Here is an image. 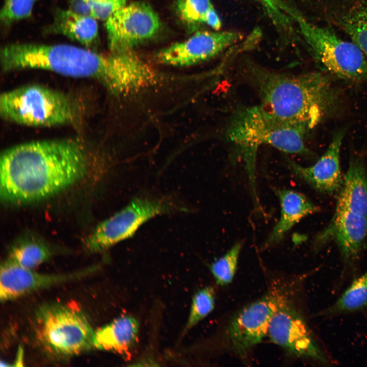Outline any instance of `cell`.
<instances>
[{"instance_id": "cell-13", "label": "cell", "mask_w": 367, "mask_h": 367, "mask_svg": "<svg viewBox=\"0 0 367 367\" xmlns=\"http://www.w3.org/2000/svg\"><path fill=\"white\" fill-rule=\"evenodd\" d=\"M241 38L234 31H200L183 41L160 50L155 55L158 63L184 67L196 65L216 56Z\"/></svg>"}, {"instance_id": "cell-11", "label": "cell", "mask_w": 367, "mask_h": 367, "mask_svg": "<svg viewBox=\"0 0 367 367\" xmlns=\"http://www.w3.org/2000/svg\"><path fill=\"white\" fill-rule=\"evenodd\" d=\"M283 300L279 294H268L233 317L226 329V338L237 355L244 358L268 334L272 317Z\"/></svg>"}, {"instance_id": "cell-24", "label": "cell", "mask_w": 367, "mask_h": 367, "mask_svg": "<svg viewBox=\"0 0 367 367\" xmlns=\"http://www.w3.org/2000/svg\"><path fill=\"white\" fill-rule=\"evenodd\" d=\"M242 243H236L223 256L217 259L209 267L216 282L220 285L230 283L234 277Z\"/></svg>"}, {"instance_id": "cell-20", "label": "cell", "mask_w": 367, "mask_h": 367, "mask_svg": "<svg viewBox=\"0 0 367 367\" xmlns=\"http://www.w3.org/2000/svg\"><path fill=\"white\" fill-rule=\"evenodd\" d=\"M367 309V269L356 277L350 286L330 306L316 316L322 319L359 312Z\"/></svg>"}, {"instance_id": "cell-3", "label": "cell", "mask_w": 367, "mask_h": 367, "mask_svg": "<svg viewBox=\"0 0 367 367\" xmlns=\"http://www.w3.org/2000/svg\"><path fill=\"white\" fill-rule=\"evenodd\" d=\"M0 60L5 72L46 70L72 77L95 80L110 92L117 84V66L112 54L106 56L69 44H8L2 48Z\"/></svg>"}, {"instance_id": "cell-21", "label": "cell", "mask_w": 367, "mask_h": 367, "mask_svg": "<svg viewBox=\"0 0 367 367\" xmlns=\"http://www.w3.org/2000/svg\"><path fill=\"white\" fill-rule=\"evenodd\" d=\"M51 256L50 249L44 243L25 238L12 246L8 259L23 268L34 269L48 260Z\"/></svg>"}, {"instance_id": "cell-14", "label": "cell", "mask_w": 367, "mask_h": 367, "mask_svg": "<svg viewBox=\"0 0 367 367\" xmlns=\"http://www.w3.org/2000/svg\"><path fill=\"white\" fill-rule=\"evenodd\" d=\"M95 270L94 268H90L66 274H43L20 267L7 259L1 266V301L6 302L38 290L82 277Z\"/></svg>"}, {"instance_id": "cell-2", "label": "cell", "mask_w": 367, "mask_h": 367, "mask_svg": "<svg viewBox=\"0 0 367 367\" xmlns=\"http://www.w3.org/2000/svg\"><path fill=\"white\" fill-rule=\"evenodd\" d=\"M249 77L261 105L281 119L308 130L336 103V94L329 80L319 72L293 75L252 67Z\"/></svg>"}, {"instance_id": "cell-16", "label": "cell", "mask_w": 367, "mask_h": 367, "mask_svg": "<svg viewBox=\"0 0 367 367\" xmlns=\"http://www.w3.org/2000/svg\"><path fill=\"white\" fill-rule=\"evenodd\" d=\"M139 331V324L135 317L121 316L94 331L93 347L126 355L137 343Z\"/></svg>"}, {"instance_id": "cell-27", "label": "cell", "mask_w": 367, "mask_h": 367, "mask_svg": "<svg viewBox=\"0 0 367 367\" xmlns=\"http://www.w3.org/2000/svg\"><path fill=\"white\" fill-rule=\"evenodd\" d=\"M38 0H5L0 12L2 24L8 27L14 23L28 18Z\"/></svg>"}, {"instance_id": "cell-18", "label": "cell", "mask_w": 367, "mask_h": 367, "mask_svg": "<svg viewBox=\"0 0 367 367\" xmlns=\"http://www.w3.org/2000/svg\"><path fill=\"white\" fill-rule=\"evenodd\" d=\"M281 205V215L265 244L269 247L280 242L285 233L304 217L318 212L319 206L303 194L290 190L276 191Z\"/></svg>"}, {"instance_id": "cell-29", "label": "cell", "mask_w": 367, "mask_h": 367, "mask_svg": "<svg viewBox=\"0 0 367 367\" xmlns=\"http://www.w3.org/2000/svg\"><path fill=\"white\" fill-rule=\"evenodd\" d=\"M205 23L216 31L221 28V21L214 7L208 12Z\"/></svg>"}, {"instance_id": "cell-22", "label": "cell", "mask_w": 367, "mask_h": 367, "mask_svg": "<svg viewBox=\"0 0 367 367\" xmlns=\"http://www.w3.org/2000/svg\"><path fill=\"white\" fill-rule=\"evenodd\" d=\"M127 0H69L71 10L96 20H106L126 5Z\"/></svg>"}, {"instance_id": "cell-23", "label": "cell", "mask_w": 367, "mask_h": 367, "mask_svg": "<svg viewBox=\"0 0 367 367\" xmlns=\"http://www.w3.org/2000/svg\"><path fill=\"white\" fill-rule=\"evenodd\" d=\"M215 306V292L211 286L200 289L193 297L188 320L181 335L184 336L205 318Z\"/></svg>"}, {"instance_id": "cell-7", "label": "cell", "mask_w": 367, "mask_h": 367, "mask_svg": "<svg viewBox=\"0 0 367 367\" xmlns=\"http://www.w3.org/2000/svg\"><path fill=\"white\" fill-rule=\"evenodd\" d=\"M281 7L297 23L316 58L326 69L343 80H367V58L355 43L343 40L329 29L310 23L281 3Z\"/></svg>"}, {"instance_id": "cell-1", "label": "cell", "mask_w": 367, "mask_h": 367, "mask_svg": "<svg viewBox=\"0 0 367 367\" xmlns=\"http://www.w3.org/2000/svg\"><path fill=\"white\" fill-rule=\"evenodd\" d=\"M87 162L82 143L73 139L36 141L10 147L1 156V197L16 204L49 197L79 179Z\"/></svg>"}, {"instance_id": "cell-5", "label": "cell", "mask_w": 367, "mask_h": 367, "mask_svg": "<svg viewBox=\"0 0 367 367\" xmlns=\"http://www.w3.org/2000/svg\"><path fill=\"white\" fill-rule=\"evenodd\" d=\"M0 114L12 123L50 127L73 124L79 110L67 94L41 85H29L1 94Z\"/></svg>"}, {"instance_id": "cell-12", "label": "cell", "mask_w": 367, "mask_h": 367, "mask_svg": "<svg viewBox=\"0 0 367 367\" xmlns=\"http://www.w3.org/2000/svg\"><path fill=\"white\" fill-rule=\"evenodd\" d=\"M366 235V217L335 209L330 223L315 238L313 246L318 250L327 243L334 242L343 263V278L355 275Z\"/></svg>"}, {"instance_id": "cell-26", "label": "cell", "mask_w": 367, "mask_h": 367, "mask_svg": "<svg viewBox=\"0 0 367 367\" xmlns=\"http://www.w3.org/2000/svg\"><path fill=\"white\" fill-rule=\"evenodd\" d=\"M211 0H177L176 11L187 24L205 23L209 11L213 8Z\"/></svg>"}, {"instance_id": "cell-19", "label": "cell", "mask_w": 367, "mask_h": 367, "mask_svg": "<svg viewBox=\"0 0 367 367\" xmlns=\"http://www.w3.org/2000/svg\"><path fill=\"white\" fill-rule=\"evenodd\" d=\"M45 33L63 35L92 49L98 41V25L96 19L92 17L70 9H58L53 22L45 29Z\"/></svg>"}, {"instance_id": "cell-10", "label": "cell", "mask_w": 367, "mask_h": 367, "mask_svg": "<svg viewBox=\"0 0 367 367\" xmlns=\"http://www.w3.org/2000/svg\"><path fill=\"white\" fill-rule=\"evenodd\" d=\"M105 21L108 46L112 53L130 50L155 36L161 28L157 13L150 5L141 1L126 5Z\"/></svg>"}, {"instance_id": "cell-9", "label": "cell", "mask_w": 367, "mask_h": 367, "mask_svg": "<svg viewBox=\"0 0 367 367\" xmlns=\"http://www.w3.org/2000/svg\"><path fill=\"white\" fill-rule=\"evenodd\" d=\"M268 334L294 356L322 366L336 362L311 330L303 315L283 300L273 315Z\"/></svg>"}, {"instance_id": "cell-8", "label": "cell", "mask_w": 367, "mask_h": 367, "mask_svg": "<svg viewBox=\"0 0 367 367\" xmlns=\"http://www.w3.org/2000/svg\"><path fill=\"white\" fill-rule=\"evenodd\" d=\"M187 211V207L168 196L135 198L95 227L86 241V247L91 252L103 251L130 238L152 218Z\"/></svg>"}, {"instance_id": "cell-15", "label": "cell", "mask_w": 367, "mask_h": 367, "mask_svg": "<svg viewBox=\"0 0 367 367\" xmlns=\"http://www.w3.org/2000/svg\"><path fill=\"white\" fill-rule=\"evenodd\" d=\"M344 131L333 136L326 151L311 166L303 167L289 161L294 173L318 192L331 194L340 189L343 182L340 166V151Z\"/></svg>"}, {"instance_id": "cell-4", "label": "cell", "mask_w": 367, "mask_h": 367, "mask_svg": "<svg viewBox=\"0 0 367 367\" xmlns=\"http://www.w3.org/2000/svg\"><path fill=\"white\" fill-rule=\"evenodd\" d=\"M308 130L281 119L261 104L242 108L233 114L226 137L241 153L255 200L257 199L255 160L258 148L269 145L286 153L310 154L304 143Z\"/></svg>"}, {"instance_id": "cell-17", "label": "cell", "mask_w": 367, "mask_h": 367, "mask_svg": "<svg viewBox=\"0 0 367 367\" xmlns=\"http://www.w3.org/2000/svg\"><path fill=\"white\" fill-rule=\"evenodd\" d=\"M367 218V170L363 159H351L337 198L336 209Z\"/></svg>"}, {"instance_id": "cell-28", "label": "cell", "mask_w": 367, "mask_h": 367, "mask_svg": "<svg viewBox=\"0 0 367 367\" xmlns=\"http://www.w3.org/2000/svg\"><path fill=\"white\" fill-rule=\"evenodd\" d=\"M264 5L266 11L273 22L280 27H286L288 20L285 17L279 5V1L277 0H259Z\"/></svg>"}, {"instance_id": "cell-25", "label": "cell", "mask_w": 367, "mask_h": 367, "mask_svg": "<svg viewBox=\"0 0 367 367\" xmlns=\"http://www.w3.org/2000/svg\"><path fill=\"white\" fill-rule=\"evenodd\" d=\"M342 24L347 33L367 58V8H363L347 15Z\"/></svg>"}, {"instance_id": "cell-6", "label": "cell", "mask_w": 367, "mask_h": 367, "mask_svg": "<svg viewBox=\"0 0 367 367\" xmlns=\"http://www.w3.org/2000/svg\"><path fill=\"white\" fill-rule=\"evenodd\" d=\"M37 335L49 354L67 357L93 347L94 331L86 314L68 303H50L37 312Z\"/></svg>"}]
</instances>
